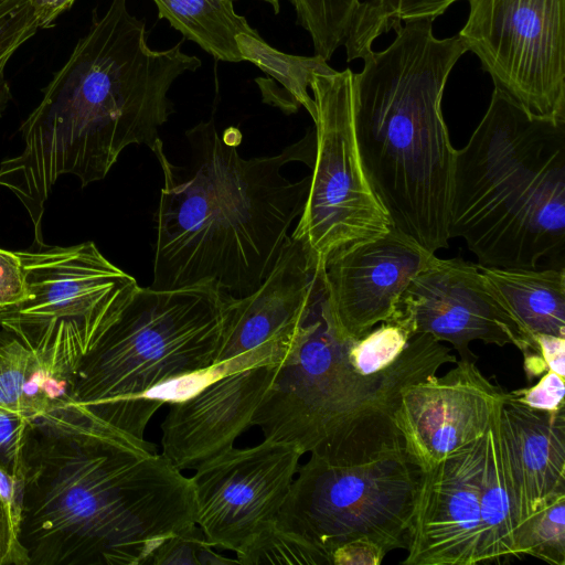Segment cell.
Listing matches in <instances>:
<instances>
[{"label":"cell","mask_w":565,"mask_h":565,"mask_svg":"<svg viewBox=\"0 0 565 565\" xmlns=\"http://www.w3.org/2000/svg\"><path fill=\"white\" fill-rule=\"evenodd\" d=\"M33 422L0 406V466L19 478H22L23 446Z\"/></svg>","instance_id":"obj_30"},{"label":"cell","mask_w":565,"mask_h":565,"mask_svg":"<svg viewBox=\"0 0 565 565\" xmlns=\"http://www.w3.org/2000/svg\"><path fill=\"white\" fill-rule=\"evenodd\" d=\"M243 565L288 564L321 565L328 558L299 536L280 529L276 522L259 532L238 554Z\"/></svg>","instance_id":"obj_26"},{"label":"cell","mask_w":565,"mask_h":565,"mask_svg":"<svg viewBox=\"0 0 565 565\" xmlns=\"http://www.w3.org/2000/svg\"><path fill=\"white\" fill-rule=\"evenodd\" d=\"M431 19L405 23L353 73V127L360 160L392 227L435 253L449 246L456 149L441 111L448 76L468 51L438 39Z\"/></svg>","instance_id":"obj_4"},{"label":"cell","mask_w":565,"mask_h":565,"mask_svg":"<svg viewBox=\"0 0 565 565\" xmlns=\"http://www.w3.org/2000/svg\"><path fill=\"white\" fill-rule=\"evenodd\" d=\"M26 285L18 252L0 248V310L21 302Z\"/></svg>","instance_id":"obj_32"},{"label":"cell","mask_w":565,"mask_h":565,"mask_svg":"<svg viewBox=\"0 0 565 565\" xmlns=\"http://www.w3.org/2000/svg\"><path fill=\"white\" fill-rule=\"evenodd\" d=\"M353 72L315 73L316 152L310 186L290 237L303 242L323 263L381 237L391 221L362 167L353 127Z\"/></svg>","instance_id":"obj_9"},{"label":"cell","mask_w":565,"mask_h":565,"mask_svg":"<svg viewBox=\"0 0 565 565\" xmlns=\"http://www.w3.org/2000/svg\"><path fill=\"white\" fill-rule=\"evenodd\" d=\"M388 552L376 542L359 537L337 547L331 565H380Z\"/></svg>","instance_id":"obj_34"},{"label":"cell","mask_w":565,"mask_h":565,"mask_svg":"<svg viewBox=\"0 0 565 565\" xmlns=\"http://www.w3.org/2000/svg\"><path fill=\"white\" fill-rule=\"evenodd\" d=\"M143 20L127 0H111L54 74L40 104L21 124L23 150L0 163V186L22 203L43 242L44 203L57 179L73 174L84 188L103 180L125 148L152 150L172 113L168 92L201 60L174 46L152 50Z\"/></svg>","instance_id":"obj_2"},{"label":"cell","mask_w":565,"mask_h":565,"mask_svg":"<svg viewBox=\"0 0 565 565\" xmlns=\"http://www.w3.org/2000/svg\"><path fill=\"white\" fill-rule=\"evenodd\" d=\"M26 296L0 310L8 330L70 328L93 347L118 320L140 286L108 260L93 242L72 246L33 243L18 252Z\"/></svg>","instance_id":"obj_11"},{"label":"cell","mask_w":565,"mask_h":565,"mask_svg":"<svg viewBox=\"0 0 565 565\" xmlns=\"http://www.w3.org/2000/svg\"><path fill=\"white\" fill-rule=\"evenodd\" d=\"M35 15L39 29L54 26L56 19L68 10L75 0H28Z\"/></svg>","instance_id":"obj_37"},{"label":"cell","mask_w":565,"mask_h":565,"mask_svg":"<svg viewBox=\"0 0 565 565\" xmlns=\"http://www.w3.org/2000/svg\"><path fill=\"white\" fill-rule=\"evenodd\" d=\"M20 521L0 500V565H30L26 551L20 542Z\"/></svg>","instance_id":"obj_33"},{"label":"cell","mask_w":565,"mask_h":565,"mask_svg":"<svg viewBox=\"0 0 565 565\" xmlns=\"http://www.w3.org/2000/svg\"><path fill=\"white\" fill-rule=\"evenodd\" d=\"M521 554L565 565V495L553 500L529 521Z\"/></svg>","instance_id":"obj_27"},{"label":"cell","mask_w":565,"mask_h":565,"mask_svg":"<svg viewBox=\"0 0 565 565\" xmlns=\"http://www.w3.org/2000/svg\"><path fill=\"white\" fill-rule=\"evenodd\" d=\"M458 33L494 88L527 115L565 122V0H467Z\"/></svg>","instance_id":"obj_10"},{"label":"cell","mask_w":565,"mask_h":565,"mask_svg":"<svg viewBox=\"0 0 565 565\" xmlns=\"http://www.w3.org/2000/svg\"><path fill=\"white\" fill-rule=\"evenodd\" d=\"M278 363L223 375L172 403L161 424L162 455L179 470L230 450L253 426L254 415L279 369Z\"/></svg>","instance_id":"obj_17"},{"label":"cell","mask_w":565,"mask_h":565,"mask_svg":"<svg viewBox=\"0 0 565 565\" xmlns=\"http://www.w3.org/2000/svg\"><path fill=\"white\" fill-rule=\"evenodd\" d=\"M260 1H264V2L268 3L273 8V10H274V12L276 14L279 13V11H280V0H260Z\"/></svg>","instance_id":"obj_38"},{"label":"cell","mask_w":565,"mask_h":565,"mask_svg":"<svg viewBox=\"0 0 565 565\" xmlns=\"http://www.w3.org/2000/svg\"><path fill=\"white\" fill-rule=\"evenodd\" d=\"M419 477L396 428L360 434L299 465L276 524L329 564L337 547L359 537L387 552L406 548Z\"/></svg>","instance_id":"obj_8"},{"label":"cell","mask_w":565,"mask_h":565,"mask_svg":"<svg viewBox=\"0 0 565 565\" xmlns=\"http://www.w3.org/2000/svg\"><path fill=\"white\" fill-rule=\"evenodd\" d=\"M540 352L551 370L562 377H565V338L551 334L534 335Z\"/></svg>","instance_id":"obj_35"},{"label":"cell","mask_w":565,"mask_h":565,"mask_svg":"<svg viewBox=\"0 0 565 565\" xmlns=\"http://www.w3.org/2000/svg\"><path fill=\"white\" fill-rule=\"evenodd\" d=\"M297 22L311 36L315 55L327 62L350 33L362 0H290Z\"/></svg>","instance_id":"obj_25"},{"label":"cell","mask_w":565,"mask_h":565,"mask_svg":"<svg viewBox=\"0 0 565 565\" xmlns=\"http://www.w3.org/2000/svg\"><path fill=\"white\" fill-rule=\"evenodd\" d=\"M186 166L169 161L159 139L151 150L163 173L156 212L153 289L210 286L234 298L260 287L274 269L289 228L302 213L310 175L292 182L291 161L312 168L315 131L275 156L242 158L213 119L185 132Z\"/></svg>","instance_id":"obj_3"},{"label":"cell","mask_w":565,"mask_h":565,"mask_svg":"<svg viewBox=\"0 0 565 565\" xmlns=\"http://www.w3.org/2000/svg\"><path fill=\"white\" fill-rule=\"evenodd\" d=\"M436 258L393 227L328 258L324 281L339 335L358 339L390 321L409 282Z\"/></svg>","instance_id":"obj_16"},{"label":"cell","mask_w":565,"mask_h":565,"mask_svg":"<svg viewBox=\"0 0 565 565\" xmlns=\"http://www.w3.org/2000/svg\"><path fill=\"white\" fill-rule=\"evenodd\" d=\"M564 379L547 370L535 385L507 392V396L510 401L531 409L557 412L565 407Z\"/></svg>","instance_id":"obj_31"},{"label":"cell","mask_w":565,"mask_h":565,"mask_svg":"<svg viewBox=\"0 0 565 565\" xmlns=\"http://www.w3.org/2000/svg\"><path fill=\"white\" fill-rule=\"evenodd\" d=\"M323 279L253 418L265 439L302 455H321L361 430L394 425L401 393L457 362L430 334L413 335L392 321L358 339L340 337Z\"/></svg>","instance_id":"obj_5"},{"label":"cell","mask_w":565,"mask_h":565,"mask_svg":"<svg viewBox=\"0 0 565 565\" xmlns=\"http://www.w3.org/2000/svg\"><path fill=\"white\" fill-rule=\"evenodd\" d=\"M38 29L28 0H6L0 3V118L11 99L4 76L6 66L18 49L35 35Z\"/></svg>","instance_id":"obj_28"},{"label":"cell","mask_w":565,"mask_h":565,"mask_svg":"<svg viewBox=\"0 0 565 565\" xmlns=\"http://www.w3.org/2000/svg\"><path fill=\"white\" fill-rule=\"evenodd\" d=\"M500 303L534 339L536 334L565 338V270L501 268L479 265Z\"/></svg>","instance_id":"obj_21"},{"label":"cell","mask_w":565,"mask_h":565,"mask_svg":"<svg viewBox=\"0 0 565 565\" xmlns=\"http://www.w3.org/2000/svg\"><path fill=\"white\" fill-rule=\"evenodd\" d=\"M3 1H6V0H0V3H2Z\"/></svg>","instance_id":"obj_39"},{"label":"cell","mask_w":565,"mask_h":565,"mask_svg":"<svg viewBox=\"0 0 565 565\" xmlns=\"http://www.w3.org/2000/svg\"><path fill=\"white\" fill-rule=\"evenodd\" d=\"M152 1L160 19H166L184 39L223 62L243 61L236 42L239 34L259 36L246 19L236 13L233 0Z\"/></svg>","instance_id":"obj_22"},{"label":"cell","mask_w":565,"mask_h":565,"mask_svg":"<svg viewBox=\"0 0 565 565\" xmlns=\"http://www.w3.org/2000/svg\"><path fill=\"white\" fill-rule=\"evenodd\" d=\"M233 298L210 286L140 287L83 355L73 404L125 433L138 397L216 362Z\"/></svg>","instance_id":"obj_7"},{"label":"cell","mask_w":565,"mask_h":565,"mask_svg":"<svg viewBox=\"0 0 565 565\" xmlns=\"http://www.w3.org/2000/svg\"><path fill=\"white\" fill-rule=\"evenodd\" d=\"M22 478L19 537L30 565H142L196 524L190 477L73 403L33 422Z\"/></svg>","instance_id":"obj_1"},{"label":"cell","mask_w":565,"mask_h":565,"mask_svg":"<svg viewBox=\"0 0 565 565\" xmlns=\"http://www.w3.org/2000/svg\"><path fill=\"white\" fill-rule=\"evenodd\" d=\"M236 42L243 61H248L276 79L282 89L259 85L265 103L291 114L300 106L311 118L315 115V102L308 88L315 73L328 72L331 66L321 56H299L286 54L268 45L262 38L239 34Z\"/></svg>","instance_id":"obj_23"},{"label":"cell","mask_w":565,"mask_h":565,"mask_svg":"<svg viewBox=\"0 0 565 565\" xmlns=\"http://www.w3.org/2000/svg\"><path fill=\"white\" fill-rule=\"evenodd\" d=\"M301 456L290 444L264 439L198 466L190 477L195 521L209 542L236 555L275 523Z\"/></svg>","instance_id":"obj_12"},{"label":"cell","mask_w":565,"mask_h":565,"mask_svg":"<svg viewBox=\"0 0 565 565\" xmlns=\"http://www.w3.org/2000/svg\"><path fill=\"white\" fill-rule=\"evenodd\" d=\"M236 558L214 551L203 531L194 526L167 536L143 561L142 565H228Z\"/></svg>","instance_id":"obj_29"},{"label":"cell","mask_w":565,"mask_h":565,"mask_svg":"<svg viewBox=\"0 0 565 565\" xmlns=\"http://www.w3.org/2000/svg\"><path fill=\"white\" fill-rule=\"evenodd\" d=\"M484 435L420 471L405 565L481 563L479 491Z\"/></svg>","instance_id":"obj_15"},{"label":"cell","mask_w":565,"mask_h":565,"mask_svg":"<svg viewBox=\"0 0 565 565\" xmlns=\"http://www.w3.org/2000/svg\"><path fill=\"white\" fill-rule=\"evenodd\" d=\"M23 495V479L0 466V500L10 508L20 521Z\"/></svg>","instance_id":"obj_36"},{"label":"cell","mask_w":565,"mask_h":565,"mask_svg":"<svg viewBox=\"0 0 565 565\" xmlns=\"http://www.w3.org/2000/svg\"><path fill=\"white\" fill-rule=\"evenodd\" d=\"M392 322L411 334L427 333L449 342L460 360L476 361L472 341L522 352H540L536 341L500 303L479 264L462 258L436 260L417 274L401 296Z\"/></svg>","instance_id":"obj_13"},{"label":"cell","mask_w":565,"mask_h":565,"mask_svg":"<svg viewBox=\"0 0 565 565\" xmlns=\"http://www.w3.org/2000/svg\"><path fill=\"white\" fill-rule=\"evenodd\" d=\"M78 332L0 330V406L32 420L73 403L76 375L89 350Z\"/></svg>","instance_id":"obj_18"},{"label":"cell","mask_w":565,"mask_h":565,"mask_svg":"<svg viewBox=\"0 0 565 565\" xmlns=\"http://www.w3.org/2000/svg\"><path fill=\"white\" fill-rule=\"evenodd\" d=\"M448 234L482 266L536 268L562 255L565 122L532 117L494 88L455 152Z\"/></svg>","instance_id":"obj_6"},{"label":"cell","mask_w":565,"mask_h":565,"mask_svg":"<svg viewBox=\"0 0 565 565\" xmlns=\"http://www.w3.org/2000/svg\"><path fill=\"white\" fill-rule=\"evenodd\" d=\"M505 394L475 361L459 360L444 375L407 386L393 423L412 461L426 471L480 439Z\"/></svg>","instance_id":"obj_14"},{"label":"cell","mask_w":565,"mask_h":565,"mask_svg":"<svg viewBox=\"0 0 565 565\" xmlns=\"http://www.w3.org/2000/svg\"><path fill=\"white\" fill-rule=\"evenodd\" d=\"M458 0H364L343 44L347 61L365 57L381 35L412 21L443 14Z\"/></svg>","instance_id":"obj_24"},{"label":"cell","mask_w":565,"mask_h":565,"mask_svg":"<svg viewBox=\"0 0 565 565\" xmlns=\"http://www.w3.org/2000/svg\"><path fill=\"white\" fill-rule=\"evenodd\" d=\"M502 402L484 433L479 491L481 563H502L521 558L520 544L524 523L500 430Z\"/></svg>","instance_id":"obj_20"},{"label":"cell","mask_w":565,"mask_h":565,"mask_svg":"<svg viewBox=\"0 0 565 565\" xmlns=\"http://www.w3.org/2000/svg\"><path fill=\"white\" fill-rule=\"evenodd\" d=\"M500 430L523 516L521 554L531 518L565 495V407L557 412L531 409L505 395Z\"/></svg>","instance_id":"obj_19"}]
</instances>
